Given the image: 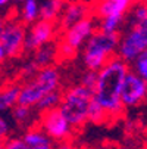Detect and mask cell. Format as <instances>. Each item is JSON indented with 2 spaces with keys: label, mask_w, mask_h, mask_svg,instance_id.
Instances as JSON below:
<instances>
[{
  "label": "cell",
  "mask_w": 147,
  "mask_h": 149,
  "mask_svg": "<svg viewBox=\"0 0 147 149\" xmlns=\"http://www.w3.org/2000/svg\"><path fill=\"white\" fill-rule=\"evenodd\" d=\"M88 15H90L88 5H86L84 2H71L65 6L63 12H62V15L59 18V28L63 31V30L72 27L74 24L79 22L81 19H84Z\"/></svg>",
  "instance_id": "13"
},
{
  "label": "cell",
  "mask_w": 147,
  "mask_h": 149,
  "mask_svg": "<svg viewBox=\"0 0 147 149\" xmlns=\"http://www.w3.org/2000/svg\"><path fill=\"white\" fill-rule=\"evenodd\" d=\"M10 114H12V118L15 120V123L25 124V123L30 121V118L32 115V108L31 106H27V105L18 103L13 109H10Z\"/></svg>",
  "instance_id": "22"
},
{
  "label": "cell",
  "mask_w": 147,
  "mask_h": 149,
  "mask_svg": "<svg viewBox=\"0 0 147 149\" xmlns=\"http://www.w3.org/2000/svg\"><path fill=\"white\" fill-rule=\"evenodd\" d=\"M62 95L63 93L60 90H53V92L47 93L35 105V109L40 111V112H44V111H49V109H53V108H59L60 100H62Z\"/></svg>",
  "instance_id": "18"
},
{
  "label": "cell",
  "mask_w": 147,
  "mask_h": 149,
  "mask_svg": "<svg viewBox=\"0 0 147 149\" xmlns=\"http://www.w3.org/2000/svg\"><path fill=\"white\" fill-rule=\"evenodd\" d=\"M21 84L10 83L6 84L0 95V111H10L19 103V95H21Z\"/></svg>",
  "instance_id": "15"
},
{
  "label": "cell",
  "mask_w": 147,
  "mask_h": 149,
  "mask_svg": "<svg viewBox=\"0 0 147 149\" xmlns=\"http://www.w3.org/2000/svg\"><path fill=\"white\" fill-rule=\"evenodd\" d=\"M137 0H96L93 15L100 19L104 16H125L128 15Z\"/></svg>",
  "instance_id": "12"
},
{
  "label": "cell",
  "mask_w": 147,
  "mask_h": 149,
  "mask_svg": "<svg viewBox=\"0 0 147 149\" xmlns=\"http://www.w3.org/2000/svg\"><path fill=\"white\" fill-rule=\"evenodd\" d=\"M66 6L65 0H46L41 5V12H40V18L47 19V21H59L62 12H63Z\"/></svg>",
  "instance_id": "16"
},
{
  "label": "cell",
  "mask_w": 147,
  "mask_h": 149,
  "mask_svg": "<svg viewBox=\"0 0 147 149\" xmlns=\"http://www.w3.org/2000/svg\"><path fill=\"white\" fill-rule=\"evenodd\" d=\"M99 30V21L93 16H86L79 22L63 30L57 43V58L59 61H69L77 56L78 50L84 47L87 40Z\"/></svg>",
  "instance_id": "5"
},
{
  "label": "cell",
  "mask_w": 147,
  "mask_h": 149,
  "mask_svg": "<svg viewBox=\"0 0 147 149\" xmlns=\"http://www.w3.org/2000/svg\"><path fill=\"white\" fill-rule=\"evenodd\" d=\"M122 149H127V148H122Z\"/></svg>",
  "instance_id": "30"
},
{
  "label": "cell",
  "mask_w": 147,
  "mask_h": 149,
  "mask_svg": "<svg viewBox=\"0 0 147 149\" xmlns=\"http://www.w3.org/2000/svg\"><path fill=\"white\" fill-rule=\"evenodd\" d=\"M128 15H130L128 16V24L140 22V21L147 19V2H144V0H137Z\"/></svg>",
  "instance_id": "21"
},
{
  "label": "cell",
  "mask_w": 147,
  "mask_h": 149,
  "mask_svg": "<svg viewBox=\"0 0 147 149\" xmlns=\"http://www.w3.org/2000/svg\"><path fill=\"white\" fill-rule=\"evenodd\" d=\"M130 70V63L118 55L112 58L101 70H99V78L93 95L94 100L103 106L104 111L109 114L110 120L118 118L125 109L121 99V92L124 80Z\"/></svg>",
  "instance_id": "1"
},
{
  "label": "cell",
  "mask_w": 147,
  "mask_h": 149,
  "mask_svg": "<svg viewBox=\"0 0 147 149\" xmlns=\"http://www.w3.org/2000/svg\"><path fill=\"white\" fill-rule=\"evenodd\" d=\"M60 81L62 77L59 68L53 65L40 68L32 78H30L27 83L22 84L19 95V103L35 108V105L43 99V96H46L53 90L60 89Z\"/></svg>",
  "instance_id": "3"
},
{
  "label": "cell",
  "mask_w": 147,
  "mask_h": 149,
  "mask_svg": "<svg viewBox=\"0 0 147 149\" xmlns=\"http://www.w3.org/2000/svg\"><path fill=\"white\" fill-rule=\"evenodd\" d=\"M144 50H147V19L128 24V28L119 40L118 56L133 63Z\"/></svg>",
  "instance_id": "7"
},
{
  "label": "cell",
  "mask_w": 147,
  "mask_h": 149,
  "mask_svg": "<svg viewBox=\"0 0 147 149\" xmlns=\"http://www.w3.org/2000/svg\"><path fill=\"white\" fill-rule=\"evenodd\" d=\"M119 33H106L97 30L82 47V62L87 70L99 71L106 63L118 55Z\"/></svg>",
  "instance_id": "2"
},
{
  "label": "cell",
  "mask_w": 147,
  "mask_h": 149,
  "mask_svg": "<svg viewBox=\"0 0 147 149\" xmlns=\"http://www.w3.org/2000/svg\"><path fill=\"white\" fill-rule=\"evenodd\" d=\"M108 120H110L109 114L104 111V108L97 103L96 100H93L91 106H90V112H88V123L93 124H104Z\"/></svg>",
  "instance_id": "20"
},
{
  "label": "cell",
  "mask_w": 147,
  "mask_h": 149,
  "mask_svg": "<svg viewBox=\"0 0 147 149\" xmlns=\"http://www.w3.org/2000/svg\"><path fill=\"white\" fill-rule=\"evenodd\" d=\"M9 133H10V124L8 123L6 118L2 117V118H0V134H2V140L8 139Z\"/></svg>",
  "instance_id": "26"
},
{
  "label": "cell",
  "mask_w": 147,
  "mask_h": 149,
  "mask_svg": "<svg viewBox=\"0 0 147 149\" xmlns=\"http://www.w3.org/2000/svg\"><path fill=\"white\" fill-rule=\"evenodd\" d=\"M121 99L125 108H137L147 102V81L133 68L124 80Z\"/></svg>",
  "instance_id": "10"
},
{
  "label": "cell",
  "mask_w": 147,
  "mask_h": 149,
  "mask_svg": "<svg viewBox=\"0 0 147 149\" xmlns=\"http://www.w3.org/2000/svg\"><path fill=\"white\" fill-rule=\"evenodd\" d=\"M93 100V90L79 83L78 86H72L63 92L59 109L75 129H79L88 123V112Z\"/></svg>",
  "instance_id": "4"
},
{
  "label": "cell",
  "mask_w": 147,
  "mask_h": 149,
  "mask_svg": "<svg viewBox=\"0 0 147 149\" xmlns=\"http://www.w3.org/2000/svg\"><path fill=\"white\" fill-rule=\"evenodd\" d=\"M40 12H41V5H38L37 0H24L21 3L19 18L27 25H31L40 19Z\"/></svg>",
  "instance_id": "17"
},
{
  "label": "cell",
  "mask_w": 147,
  "mask_h": 149,
  "mask_svg": "<svg viewBox=\"0 0 147 149\" xmlns=\"http://www.w3.org/2000/svg\"><path fill=\"white\" fill-rule=\"evenodd\" d=\"M9 2H12V0H0V5H2V6L5 8V6H6Z\"/></svg>",
  "instance_id": "28"
},
{
  "label": "cell",
  "mask_w": 147,
  "mask_h": 149,
  "mask_svg": "<svg viewBox=\"0 0 147 149\" xmlns=\"http://www.w3.org/2000/svg\"><path fill=\"white\" fill-rule=\"evenodd\" d=\"M97 78H99V71H94V70H87L86 72L82 74L81 77V84L82 86H86L91 90H94L96 84H97Z\"/></svg>",
  "instance_id": "24"
},
{
  "label": "cell",
  "mask_w": 147,
  "mask_h": 149,
  "mask_svg": "<svg viewBox=\"0 0 147 149\" xmlns=\"http://www.w3.org/2000/svg\"><path fill=\"white\" fill-rule=\"evenodd\" d=\"M124 21L125 16H104L99 19V28L106 33H119Z\"/></svg>",
  "instance_id": "19"
},
{
  "label": "cell",
  "mask_w": 147,
  "mask_h": 149,
  "mask_svg": "<svg viewBox=\"0 0 147 149\" xmlns=\"http://www.w3.org/2000/svg\"><path fill=\"white\" fill-rule=\"evenodd\" d=\"M12 2H15V3H22L24 0H12Z\"/></svg>",
  "instance_id": "29"
},
{
  "label": "cell",
  "mask_w": 147,
  "mask_h": 149,
  "mask_svg": "<svg viewBox=\"0 0 147 149\" xmlns=\"http://www.w3.org/2000/svg\"><path fill=\"white\" fill-rule=\"evenodd\" d=\"M53 149H74V146L69 142H60V143H56Z\"/></svg>",
  "instance_id": "27"
},
{
  "label": "cell",
  "mask_w": 147,
  "mask_h": 149,
  "mask_svg": "<svg viewBox=\"0 0 147 149\" xmlns=\"http://www.w3.org/2000/svg\"><path fill=\"white\" fill-rule=\"evenodd\" d=\"M55 142L40 125L30 129L19 137H8L2 140L0 149H53Z\"/></svg>",
  "instance_id": "9"
},
{
  "label": "cell",
  "mask_w": 147,
  "mask_h": 149,
  "mask_svg": "<svg viewBox=\"0 0 147 149\" xmlns=\"http://www.w3.org/2000/svg\"><path fill=\"white\" fill-rule=\"evenodd\" d=\"M32 61L37 63L38 68H44V67H50L56 61H59L57 58V45H55L53 41L49 45H44L38 47L34 55H32Z\"/></svg>",
  "instance_id": "14"
},
{
  "label": "cell",
  "mask_w": 147,
  "mask_h": 149,
  "mask_svg": "<svg viewBox=\"0 0 147 149\" xmlns=\"http://www.w3.org/2000/svg\"><path fill=\"white\" fill-rule=\"evenodd\" d=\"M131 68H133L138 75H141V77L147 81V50H144V52L131 63Z\"/></svg>",
  "instance_id": "23"
},
{
  "label": "cell",
  "mask_w": 147,
  "mask_h": 149,
  "mask_svg": "<svg viewBox=\"0 0 147 149\" xmlns=\"http://www.w3.org/2000/svg\"><path fill=\"white\" fill-rule=\"evenodd\" d=\"M27 24L18 19H9L2 24L0 28V59L5 62L6 59L19 58L25 49L27 41Z\"/></svg>",
  "instance_id": "6"
},
{
  "label": "cell",
  "mask_w": 147,
  "mask_h": 149,
  "mask_svg": "<svg viewBox=\"0 0 147 149\" xmlns=\"http://www.w3.org/2000/svg\"><path fill=\"white\" fill-rule=\"evenodd\" d=\"M38 67H37V63L34 62V61H31V62H28V63H25V65L22 67V70H21V74H22V77H25V78H32L37 72H38Z\"/></svg>",
  "instance_id": "25"
},
{
  "label": "cell",
  "mask_w": 147,
  "mask_h": 149,
  "mask_svg": "<svg viewBox=\"0 0 147 149\" xmlns=\"http://www.w3.org/2000/svg\"><path fill=\"white\" fill-rule=\"evenodd\" d=\"M56 33H57V27L55 21H47L40 18L38 21L30 25L27 31V41H25L27 52H35L38 47L52 43L56 37Z\"/></svg>",
  "instance_id": "11"
},
{
  "label": "cell",
  "mask_w": 147,
  "mask_h": 149,
  "mask_svg": "<svg viewBox=\"0 0 147 149\" xmlns=\"http://www.w3.org/2000/svg\"><path fill=\"white\" fill-rule=\"evenodd\" d=\"M38 125L43 129L55 143L68 142L74 136L75 127L68 121L59 108H53L40 114Z\"/></svg>",
  "instance_id": "8"
}]
</instances>
